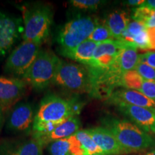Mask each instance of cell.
Returning <instances> with one entry per match:
<instances>
[{"instance_id": "1", "label": "cell", "mask_w": 155, "mask_h": 155, "mask_svg": "<svg viewBox=\"0 0 155 155\" xmlns=\"http://www.w3.org/2000/svg\"><path fill=\"white\" fill-rule=\"evenodd\" d=\"M82 106L75 99H68L50 94L40 102L35 116L32 134H45L52 131L73 116H77Z\"/></svg>"}, {"instance_id": "2", "label": "cell", "mask_w": 155, "mask_h": 155, "mask_svg": "<svg viewBox=\"0 0 155 155\" xmlns=\"http://www.w3.org/2000/svg\"><path fill=\"white\" fill-rule=\"evenodd\" d=\"M103 123L104 127L114 135L127 154L145 150L154 144L151 136L127 120L106 118Z\"/></svg>"}, {"instance_id": "3", "label": "cell", "mask_w": 155, "mask_h": 155, "mask_svg": "<svg viewBox=\"0 0 155 155\" xmlns=\"http://www.w3.org/2000/svg\"><path fill=\"white\" fill-rule=\"evenodd\" d=\"M53 17V11L48 5L39 4L25 8L23 12V41L41 45L49 35Z\"/></svg>"}, {"instance_id": "4", "label": "cell", "mask_w": 155, "mask_h": 155, "mask_svg": "<svg viewBox=\"0 0 155 155\" xmlns=\"http://www.w3.org/2000/svg\"><path fill=\"white\" fill-rule=\"evenodd\" d=\"M61 59L52 51L40 50L22 79L35 90H44L53 83Z\"/></svg>"}, {"instance_id": "5", "label": "cell", "mask_w": 155, "mask_h": 155, "mask_svg": "<svg viewBox=\"0 0 155 155\" xmlns=\"http://www.w3.org/2000/svg\"><path fill=\"white\" fill-rule=\"evenodd\" d=\"M53 84L79 94H91L92 83L88 69L85 65L61 60Z\"/></svg>"}, {"instance_id": "6", "label": "cell", "mask_w": 155, "mask_h": 155, "mask_svg": "<svg viewBox=\"0 0 155 155\" xmlns=\"http://www.w3.org/2000/svg\"><path fill=\"white\" fill-rule=\"evenodd\" d=\"M97 24L90 16H78L65 23L56 37L60 52L72 50L88 40Z\"/></svg>"}, {"instance_id": "7", "label": "cell", "mask_w": 155, "mask_h": 155, "mask_svg": "<svg viewBox=\"0 0 155 155\" xmlns=\"http://www.w3.org/2000/svg\"><path fill=\"white\" fill-rule=\"evenodd\" d=\"M40 45L23 41L9 54L4 71L6 74L22 78L40 51Z\"/></svg>"}, {"instance_id": "8", "label": "cell", "mask_w": 155, "mask_h": 155, "mask_svg": "<svg viewBox=\"0 0 155 155\" xmlns=\"http://www.w3.org/2000/svg\"><path fill=\"white\" fill-rule=\"evenodd\" d=\"M22 19L0 11V58L5 57L19 39Z\"/></svg>"}, {"instance_id": "9", "label": "cell", "mask_w": 155, "mask_h": 155, "mask_svg": "<svg viewBox=\"0 0 155 155\" xmlns=\"http://www.w3.org/2000/svg\"><path fill=\"white\" fill-rule=\"evenodd\" d=\"M126 45L121 40H111L99 43L95 50L91 63L88 68L106 70L109 68L116 61L121 50Z\"/></svg>"}, {"instance_id": "10", "label": "cell", "mask_w": 155, "mask_h": 155, "mask_svg": "<svg viewBox=\"0 0 155 155\" xmlns=\"http://www.w3.org/2000/svg\"><path fill=\"white\" fill-rule=\"evenodd\" d=\"M35 111L29 103H19L12 110L7 118L6 127L13 133L28 132L32 130L35 119Z\"/></svg>"}, {"instance_id": "11", "label": "cell", "mask_w": 155, "mask_h": 155, "mask_svg": "<svg viewBox=\"0 0 155 155\" xmlns=\"http://www.w3.org/2000/svg\"><path fill=\"white\" fill-rule=\"evenodd\" d=\"M28 85L22 79L0 76V110L8 109L25 94Z\"/></svg>"}, {"instance_id": "12", "label": "cell", "mask_w": 155, "mask_h": 155, "mask_svg": "<svg viewBox=\"0 0 155 155\" xmlns=\"http://www.w3.org/2000/svg\"><path fill=\"white\" fill-rule=\"evenodd\" d=\"M81 121L78 116H73L52 131L45 134H32V138L38 141L42 147L53 141L68 138L80 130Z\"/></svg>"}, {"instance_id": "13", "label": "cell", "mask_w": 155, "mask_h": 155, "mask_svg": "<svg viewBox=\"0 0 155 155\" xmlns=\"http://www.w3.org/2000/svg\"><path fill=\"white\" fill-rule=\"evenodd\" d=\"M116 106L141 129L155 134L154 110L127 104H118Z\"/></svg>"}, {"instance_id": "14", "label": "cell", "mask_w": 155, "mask_h": 155, "mask_svg": "<svg viewBox=\"0 0 155 155\" xmlns=\"http://www.w3.org/2000/svg\"><path fill=\"white\" fill-rule=\"evenodd\" d=\"M42 147L33 138L0 142V155H43Z\"/></svg>"}, {"instance_id": "15", "label": "cell", "mask_w": 155, "mask_h": 155, "mask_svg": "<svg viewBox=\"0 0 155 155\" xmlns=\"http://www.w3.org/2000/svg\"><path fill=\"white\" fill-rule=\"evenodd\" d=\"M86 130L105 155L127 154L114 135L106 128L98 127L91 128Z\"/></svg>"}, {"instance_id": "16", "label": "cell", "mask_w": 155, "mask_h": 155, "mask_svg": "<svg viewBox=\"0 0 155 155\" xmlns=\"http://www.w3.org/2000/svg\"><path fill=\"white\" fill-rule=\"evenodd\" d=\"M111 104H127L129 105L140 106L150 109H155V101L147 98L144 94L137 91L129 89L115 90L107 99Z\"/></svg>"}, {"instance_id": "17", "label": "cell", "mask_w": 155, "mask_h": 155, "mask_svg": "<svg viewBox=\"0 0 155 155\" xmlns=\"http://www.w3.org/2000/svg\"><path fill=\"white\" fill-rule=\"evenodd\" d=\"M47 150L50 155H87L75 134L50 143Z\"/></svg>"}, {"instance_id": "18", "label": "cell", "mask_w": 155, "mask_h": 155, "mask_svg": "<svg viewBox=\"0 0 155 155\" xmlns=\"http://www.w3.org/2000/svg\"><path fill=\"white\" fill-rule=\"evenodd\" d=\"M98 45L91 40H87L76 48L68 51L60 52V53L64 57L78 62L81 65L89 66L91 63L95 50Z\"/></svg>"}, {"instance_id": "19", "label": "cell", "mask_w": 155, "mask_h": 155, "mask_svg": "<svg viewBox=\"0 0 155 155\" xmlns=\"http://www.w3.org/2000/svg\"><path fill=\"white\" fill-rule=\"evenodd\" d=\"M114 40H119L127 29L130 22L129 15L126 12L116 10L110 13L105 20Z\"/></svg>"}, {"instance_id": "20", "label": "cell", "mask_w": 155, "mask_h": 155, "mask_svg": "<svg viewBox=\"0 0 155 155\" xmlns=\"http://www.w3.org/2000/svg\"><path fill=\"white\" fill-rule=\"evenodd\" d=\"M138 61L139 55L137 48L131 46H126L123 48L116 60L118 66L124 74L128 71L135 70Z\"/></svg>"}, {"instance_id": "21", "label": "cell", "mask_w": 155, "mask_h": 155, "mask_svg": "<svg viewBox=\"0 0 155 155\" xmlns=\"http://www.w3.org/2000/svg\"><path fill=\"white\" fill-rule=\"evenodd\" d=\"M75 135L86 151L87 155H105L86 129L79 130L75 134Z\"/></svg>"}, {"instance_id": "22", "label": "cell", "mask_w": 155, "mask_h": 155, "mask_svg": "<svg viewBox=\"0 0 155 155\" xmlns=\"http://www.w3.org/2000/svg\"><path fill=\"white\" fill-rule=\"evenodd\" d=\"M144 82L143 78L139 74L136 70L128 71L122 75L121 86L126 89L139 91L141 90L142 83Z\"/></svg>"}, {"instance_id": "23", "label": "cell", "mask_w": 155, "mask_h": 155, "mask_svg": "<svg viewBox=\"0 0 155 155\" xmlns=\"http://www.w3.org/2000/svg\"><path fill=\"white\" fill-rule=\"evenodd\" d=\"M132 18L134 20L144 24L147 28L155 27V10L153 9L140 6L134 9Z\"/></svg>"}, {"instance_id": "24", "label": "cell", "mask_w": 155, "mask_h": 155, "mask_svg": "<svg viewBox=\"0 0 155 155\" xmlns=\"http://www.w3.org/2000/svg\"><path fill=\"white\" fill-rule=\"evenodd\" d=\"M88 40L96 42V43H101V42L108 41V40H114L109 29L106 25L105 21L103 23H98L94 32L89 37Z\"/></svg>"}, {"instance_id": "25", "label": "cell", "mask_w": 155, "mask_h": 155, "mask_svg": "<svg viewBox=\"0 0 155 155\" xmlns=\"http://www.w3.org/2000/svg\"><path fill=\"white\" fill-rule=\"evenodd\" d=\"M70 4L79 9L83 10H96L104 2L99 0H71Z\"/></svg>"}, {"instance_id": "26", "label": "cell", "mask_w": 155, "mask_h": 155, "mask_svg": "<svg viewBox=\"0 0 155 155\" xmlns=\"http://www.w3.org/2000/svg\"><path fill=\"white\" fill-rule=\"evenodd\" d=\"M135 70L145 81H155V69L148 64L138 63Z\"/></svg>"}, {"instance_id": "27", "label": "cell", "mask_w": 155, "mask_h": 155, "mask_svg": "<svg viewBox=\"0 0 155 155\" xmlns=\"http://www.w3.org/2000/svg\"><path fill=\"white\" fill-rule=\"evenodd\" d=\"M139 92L155 101V81L144 80Z\"/></svg>"}, {"instance_id": "28", "label": "cell", "mask_w": 155, "mask_h": 155, "mask_svg": "<svg viewBox=\"0 0 155 155\" xmlns=\"http://www.w3.org/2000/svg\"><path fill=\"white\" fill-rule=\"evenodd\" d=\"M147 28L144 24L134 20L129 22L127 29L126 30L130 35L134 37L141 34V32H144L145 30H147Z\"/></svg>"}, {"instance_id": "29", "label": "cell", "mask_w": 155, "mask_h": 155, "mask_svg": "<svg viewBox=\"0 0 155 155\" xmlns=\"http://www.w3.org/2000/svg\"><path fill=\"white\" fill-rule=\"evenodd\" d=\"M138 63H147L155 69V52H148V53L141 54L140 55H139Z\"/></svg>"}, {"instance_id": "30", "label": "cell", "mask_w": 155, "mask_h": 155, "mask_svg": "<svg viewBox=\"0 0 155 155\" xmlns=\"http://www.w3.org/2000/svg\"><path fill=\"white\" fill-rule=\"evenodd\" d=\"M152 50H155V27L147 29Z\"/></svg>"}, {"instance_id": "31", "label": "cell", "mask_w": 155, "mask_h": 155, "mask_svg": "<svg viewBox=\"0 0 155 155\" xmlns=\"http://www.w3.org/2000/svg\"><path fill=\"white\" fill-rule=\"evenodd\" d=\"M141 6L143 7H146V8L155 10V0H147V1H145L144 3Z\"/></svg>"}, {"instance_id": "32", "label": "cell", "mask_w": 155, "mask_h": 155, "mask_svg": "<svg viewBox=\"0 0 155 155\" xmlns=\"http://www.w3.org/2000/svg\"><path fill=\"white\" fill-rule=\"evenodd\" d=\"M144 0H129V1L126 2V4L128 5L131 6H137V5H142L144 3Z\"/></svg>"}, {"instance_id": "33", "label": "cell", "mask_w": 155, "mask_h": 155, "mask_svg": "<svg viewBox=\"0 0 155 155\" xmlns=\"http://www.w3.org/2000/svg\"><path fill=\"white\" fill-rule=\"evenodd\" d=\"M3 124V115H2V111L0 110V131H1L2 127Z\"/></svg>"}, {"instance_id": "34", "label": "cell", "mask_w": 155, "mask_h": 155, "mask_svg": "<svg viewBox=\"0 0 155 155\" xmlns=\"http://www.w3.org/2000/svg\"><path fill=\"white\" fill-rule=\"evenodd\" d=\"M145 155H155V149H154V150L152 151H150V152H149Z\"/></svg>"}]
</instances>
